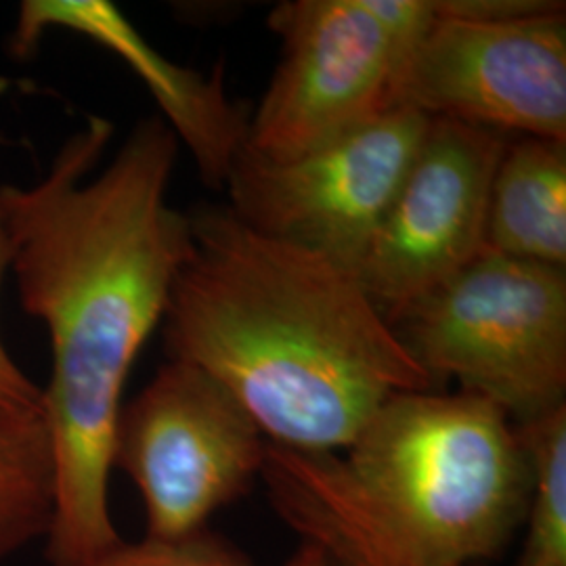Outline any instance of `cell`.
I'll return each mask as SVG.
<instances>
[{
  "label": "cell",
  "mask_w": 566,
  "mask_h": 566,
  "mask_svg": "<svg viewBox=\"0 0 566 566\" xmlns=\"http://www.w3.org/2000/svg\"><path fill=\"white\" fill-rule=\"evenodd\" d=\"M112 135L114 126L93 116L41 181L0 187L9 271L23 311L51 338V380L42 390L55 458L51 566H88L122 542L109 472L124 385L163 325L191 250L187 212L166 200L179 154L175 133L163 118L139 122L88 179Z\"/></svg>",
  "instance_id": "obj_1"
},
{
  "label": "cell",
  "mask_w": 566,
  "mask_h": 566,
  "mask_svg": "<svg viewBox=\"0 0 566 566\" xmlns=\"http://www.w3.org/2000/svg\"><path fill=\"white\" fill-rule=\"evenodd\" d=\"M187 217L168 357L210 374L269 443L336 453L390 397L434 388L355 273L250 229L227 203Z\"/></svg>",
  "instance_id": "obj_2"
},
{
  "label": "cell",
  "mask_w": 566,
  "mask_h": 566,
  "mask_svg": "<svg viewBox=\"0 0 566 566\" xmlns=\"http://www.w3.org/2000/svg\"><path fill=\"white\" fill-rule=\"evenodd\" d=\"M261 481L325 566H479L523 526L531 464L516 424L470 392H401L336 453L269 443Z\"/></svg>",
  "instance_id": "obj_3"
},
{
  "label": "cell",
  "mask_w": 566,
  "mask_h": 566,
  "mask_svg": "<svg viewBox=\"0 0 566 566\" xmlns=\"http://www.w3.org/2000/svg\"><path fill=\"white\" fill-rule=\"evenodd\" d=\"M437 380L526 424L566 405V269L485 250L392 324Z\"/></svg>",
  "instance_id": "obj_4"
},
{
  "label": "cell",
  "mask_w": 566,
  "mask_h": 566,
  "mask_svg": "<svg viewBox=\"0 0 566 566\" xmlns=\"http://www.w3.org/2000/svg\"><path fill=\"white\" fill-rule=\"evenodd\" d=\"M434 20L432 0H290L269 13L282 61L250 116L245 151L292 160L395 107L409 49Z\"/></svg>",
  "instance_id": "obj_5"
},
{
  "label": "cell",
  "mask_w": 566,
  "mask_h": 566,
  "mask_svg": "<svg viewBox=\"0 0 566 566\" xmlns=\"http://www.w3.org/2000/svg\"><path fill=\"white\" fill-rule=\"evenodd\" d=\"M395 107L504 135L566 142L565 2L432 0Z\"/></svg>",
  "instance_id": "obj_6"
},
{
  "label": "cell",
  "mask_w": 566,
  "mask_h": 566,
  "mask_svg": "<svg viewBox=\"0 0 566 566\" xmlns=\"http://www.w3.org/2000/svg\"><path fill=\"white\" fill-rule=\"evenodd\" d=\"M266 446L227 388L196 365L168 359L122 403L112 465L142 493L145 537L179 542L252 489Z\"/></svg>",
  "instance_id": "obj_7"
},
{
  "label": "cell",
  "mask_w": 566,
  "mask_h": 566,
  "mask_svg": "<svg viewBox=\"0 0 566 566\" xmlns=\"http://www.w3.org/2000/svg\"><path fill=\"white\" fill-rule=\"evenodd\" d=\"M430 118L392 107L378 120L292 160L243 149L224 189L231 212L266 238L357 273Z\"/></svg>",
  "instance_id": "obj_8"
},
{
  "label": "cell",
  "mask_w": 566,
  "mask_h": 566,
  "mask_svg": "<svg viewBox=\"0 0 566 566\" xmlns=\"http://www.w3.org/2000/svg\"><path fill=\"white\" fill-rule=\"evenodd\" d=\"M510 139L465 122H428L355 273L390 325L485 252L491 182Z\"/></svg>",
  "instance_id": "obj_9"
},
{
  "label": "cell",
  "mask_w": 566,
  "mask_h": 566,
  "mask_svg": "<svg viewBox=\"0 0 566 566\" xmlns=\"http://www.w3.org/2000/svg\"><path fill=\"white\" fill-rule=\"evenodd\" d=\"M51 28H65L88 36L116 53L151 91L163 107V118L182 142L210 187H224L240 158L250 114L229 99L223 65L202 74L166 60L137 28L107 0H28L11 44L15 55H25Z\"/></svg>",
  "instance_id": "obj_10"
},
{
  "label": "cell",
  "mask_w": 566,
  "mask_h": 566,
  "mask_svg": "<svg viewBox=\"0 0 566 566\" xmlns=\"http://www.w3.org/2000/svg\"><path fill=\"white\" fill-rule=\"evenodd\" d=\"M486 250L566 269V142L510 139L491 182Z\"/></svg>",
  "instance_id": "obj_11"
},
{
  "label": "cell",
  "mask_w": 566,
  "mask_h": 566,
  "mask_svg": "<svg viewBox=\"0 0 566 566\" xmlns=\"http://www.w3.org/2000/svg\"><path fill=\"white\" fill-rule=\"evenodd\" d=\"M55 516V458L42 409L0 405V563L49 535Z\"/></svg>",
  "instance_id": "obj_12"
},
{
  "label": "cell",
  "mask_w": 566,
  "mask_h": 566,
  "mask_svg": "<svg viewBox=\"0 0 566 566\" xmlns=\"http://www.w3.org/2000/svg\"><path fill=\"white\" fill-rule=\"evenodd\" d=\"M516 428L531 464V495L514 566H566V405Z\"/></svg>",
  "instance_id": "obj_13"
},
{
  "label": "cell",
  "mask_w": 566,
  "mask_h": 566,
  "mask_svg": "<svg viewBox=\"0 0 566 566\" xmlns=\"http://www.w3.org/2000/svg\"><path fill=\"white\" fill-rule=\"evenodd\" d=\"M88 566H254L242 549L210 528L179 542H158L143 537L102 554Z\"/></svg>",
  "instance_id": "obj_14"
},
{
  "label": "cell",
  "mask_w": 566,
  "mask_h": 566,
  "mask_svg": "<svg viewBox=\"0 0 566 566\" xmlns=\"http://www.w3.org/2000/svg\"><path fill=\"white\" fill-rule=\"evenodd\" d=\"M11 263V240L7 219L0 200V287L2 280L9 273ZM0 405H11L21 409H42V388L34 385L23 371L15 359L9 355L7 346L0 336Z\"/></svg>",
  "instance_id": "obj_15"
},
{
  "label": "cell",
  "mask_w": 566,
  "mask_h": 566,
  "mask_svg": "<svg viewBox=\"0 0 566 566\" xmlns=\"http://www.w3.org/2000/svg\"><path fill=\"white\" fill-rule=\"evenodd\" d=\"M282 566H325L324 560H322V556H319V552L317 549H313L311 546H304L301 544V547L283 563Z\"/></svg>",
  "instance_id": "obj_16"
}]
</instances>
